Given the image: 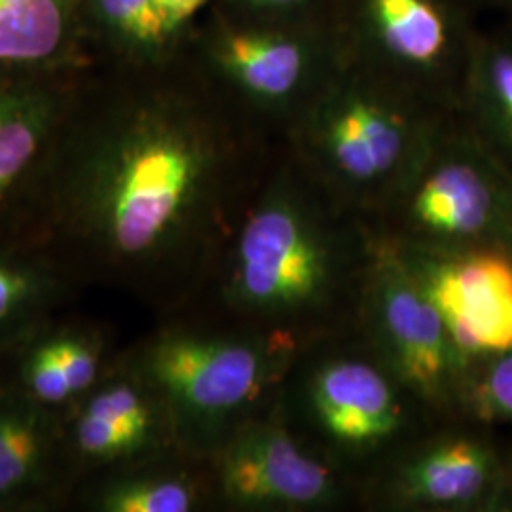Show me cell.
<instances>
[{
	"mask_svg": "<svg viewBox=\"0 0 512 512\" xmlns=\"http://www.w3.org/2000/svg\"><path fill=\"white\" fill-rule=\"evenodd\" d=\"M220 164L219 137L194 110L143 105L97 152L86 181L93 230L114 255L164 253L200 215Z\"/></svg>",
	"mask_w": 512,
	"mask_h": 512,
	"instance_id": "1",
	"label": "cell"
},
{
	"mask_svg": "<svg viewBox=\"0 0 512 512\" xmlns=\"http://www.w3.org/2000/svg\"><path fill=\"white\" fill-rule=\"evenodd\" d=\"M444 107L342 52L293 120L300 158L349 200L389 202L444 124Z\"/></svg>",
	"mask_w": 512,
	"mask_h": 512,
	"instance_id": "2",
	"label": "cell"
},
{
	"mask_svg": "<svg viewBox=\"0 0 512 512\" xmlns=\"http://www.w3.org/2000/svg\"><path fill=\"white\" fill-rule=\"evenodd\" d=\"M340 275L329 228L293 181H277L239 230L230 279L234 300L272 323H294L329 304Z\"/></svg>",
	"mask_w": 512,
	"mask_h": 512,
	"instance_id": "3",
	"label": "cell"
},
{
	"mask_svg": "<svg viewBox=\"0 0 512 512\" xmlns=\"http://www.w3.org/2000/svg\"><path fill=\"white\" fill-rule=\"evenodd\" d=\"M342 52L446 107L461 97L475 31L459 0H334Z\"/></svg>",
	"mask_w": 512,
	"mask_h": 512,
	"instance_id": "4",
	"label": "cell"
},
{
	"mask_svg": "<svg viewBox=\"0 0 512 512\" xmlns=\"http://www.w3.org/2000/svg\"><path fill=\"white\" fill-rule=\"evenodd\" d=\"M241 16L217 29L209 59L247 103L293 122L342 59L334 19Z\"/></svg>",
	"mask_w": 512,
	"mask_h": 512,
	"instance_id": "5",
	"label": "cell"
},
{
	"mask_svg": "<svg viewBox=\"0 0 512 512\" xmlns=\"http://www.w3.org/2000/svg\"><path fill=\"white\" fill-rule=\"evenodd\" d=\"M393 202L412 238L465 245L494 234L511 213L512 171L475 129H456L444 120Z\"/></svg>",
	"mask_w": 512,
	"mask_h": 512,
	"instance_id": "6",
	"label": "cell"
},
{
	"mask_svg": "<svg viewBox=\"0 0 512 512\" xmlns=\"http://www.w3.org/2000/svg\"><path fill=\"white\" fill-rule=\"evenodd\" d=\"M291 349L285 330H275L268 344L175 334L152 348L148 372L177 406L213 420L258 399L274 384L281 357Z\"/></svg>",
	"mask_w": 512,
	"mask_h": 512,
	"instance_id": "7",
	"label": "cell"
},
{
	"mask_svg": "<svg viewBox=\"0 0 512 512\" xmlns=\"http://www.w3.org/2000/svg\"><path fill=\"white\" fill-rule=\"evenodd\" d=\"M368 293L370 321L393 372L425 401L444 399L465 357L404 255L378 253Z\"/></svg>",
	"mask_w": 512,
	"mask_h": 512,
	"instance_id": "8",
	"label": "cell"
},
{
	"mask_svg": "<svg viewBox=\"0 0 512 512\" xmlns=\"http://www.w3.org/2000/svg\"><path fill=\"white\" fill-rule=\"evenodd\" d=\"M463 357L512 351V258L495 249L406 256Z\"/></svg>",
	"mask_w": 512,
	"mask_h": 512,
	"instance_id": "9",
	"label": "cell"
},
{
	"mask_svg": "<svg viewBox=\"0 0 512 512\" xmlns=\"http://www.w3.org/2000/svg\"><path fill=\"white\" fill-rule=\"evenodd\" d=\"M220 478L226 495L241 505L304 509L336 494L329 467L275 423L241 431L222 459Z\"/></svg>",
	"mask_w": 512,
	"mask_h": 512,
	"instance_id": "10",
	"label": "cell"
},
{
	"mask_svg": "<svg viewBox=\"0 0 512 512\" xmlns=\"http://www.w3.org/2000/svg\"><path fill=\"white\" fill-rule=\"evenodd\" d=\"M313 414L330 439L348 448H368L393 437L403 406L378 366L340 357L319 366L310 382Z\"/></svg>",
	"mask_w": 512,
	"mask_h": 512,
	"instance_id": "11",
	"label": "cell"
},
{
	"mask_svg": "<svg viewBox=\"0 0 512 512\" xmlns=\"http://www.w3.org/2000/svg\"><path fill=\"white\" fill-rule=\"evenodd\" d=\"M495 482V459L476 440L446 439L408 461L397 476V495L408 505L463 507L486 497Z\"/></svg>",
	"mask_w": 512,
	"mask_h": 512,
	"instance_id": "12",
	"label": "cell"
},
{
	"mask_svg": "<svg viewBox=\"0 0 512 512\" xmlns=\"http://www.w3.org/2000/svg\"><path fill=\"white\" fill-rule=\"evenodd\" d=\"M461 99L476 135L512 171V37L473 35Z\"/></svg>",
	"mask_w": 512,
	"mask_h": 512,
	"instance_id": "13",
	"label": "cell"
},
{
	"mask_svg": "<svg viewBox=\"0 0 512 512\" xmlns=\"http://www.w3.org/2000/svg\"><path fill=\"white\" fill-rule=\"evenodd\" d=\"M74 0H0V65H27L57 54Z\"/></svg>",
	"mask_w": 512,
	"mask_h": 512,
	"instance_id": "14",
	"label": "cell"
},
{
	"mask_svg": "<svg viewBox=\"0 0 512 512\" xmlns=\"http://www.w3.org/2000/svg\"><path fill=\"white\" fill-rule=\"evenodd\" d=\"M52 122V103L42 92L0 86V200L37 156Z\"/></svg>",
	"mask_w": 512,
	"mask_h": 512,
	"instance_id": "15",
	"label": "cell"
},
{
	"mask_svg": "<svg viewBox=\"0 0 512 512\" xmlns=\"http://www.w3.org/2000/svg\"><path fill=\"white\" fill-rule=\"evenodd\" d=\"M93 4L110 35L135 54H162L179 33L156 0H93Z\"/></svg>",
	"mask_w": 512,
	"mask_h": 512,
	"instance_id": "16",
	"label": "cell"
},
{
	"mask_svg": "<svg viewBox=\"0 0 512 512\" xmlns=\"http://www.w3.org/2000/svg\"><path fill=\"white\" fill-rule=\"evenodd\" d=\"M37 423L12 410H0V495L19 488L40 458Z\"/></svg>",
	"mask_w": 512,
	"mask_h": 512,
	"instance_id": "17",
	"label": "cell"
},
{
	"mask_svg": "<svg viewBox=\"0 0 512 512\" xmlns=\"http://www.w3.org/2000/svg\"><path fill=\"white\" fill-rule=\"evenodd\" d=\"M194 503V490L184 480L143 478L112 488L103 507L112 512H186Z\"/></svg>",
	"mask_w": 512,
	"mask_h": 512,
	"instance_id": "18",
	"label": "cell"
},
{
	"mask_svg": "<svg viewBox=\"0 0 512 512\" xmlns=\"http://www.w3.org/2000/svg\"><path fill=\"white\" fill-rule=\"evenodd\" d=\"M147 433L133 429L124 423L103 420L92 414H86L78 421L76 442L80 450L90 458H120L147 442Z\"/></svg>",
	"mask_w": 512,
	"mask_h": 512,
	"instance_id": "19",
	"label": "cell"
},
{
	"mask_svg": "<svg viewBox=\"0 0 512 512\" xmlns=\"http://www.w3.org/2000/svg\"><path fill=\"white\" fill-rule=\"evenodd\" d=\"M473 403L486 420H512V351L494 355L476 382Z\"/></svg>",
	"mask_w": 512,
	"mask_h": 512,
	"instance_id": "20",
	"label": "cell"
},
{
	"mask_svg": "<svg viewBox=\"0 0 512 512\" xmlns=\"http://www.w3.org/2000/svg\"><path fill=\"white\" fill-rule=\"evenodd\" d=\"M86 414H92L103 420L124 423L133 429H139L150 435L152 431V410L148 406L145 397L129 387V385H112L109 389L101 391L93 397L92 403L88 404Z\"/></svg>",
	"mask_w": 512,
	"mask_h": 512,
	"instance_id": "21",
	"label": "cell"
},
{
	"mask_svg": "<svg viewBox=\"0 0 512 512\" xmlns=\"http://www.w3.org/2000/svg\"><path fill=\"white\" fill-rule=\"evenodd\" d=\"M27 382L33 395L42 403H63L74 395L69 376L50 342L33 353L27 366Z\"/></svg>",
	"mask_w": 512,
	"mask_h": 512,
	"instance_id": "22",
	"label": "cell"
},
{
	"mask_svg": "<svg viewBox=\"0 0 512 512\" xmlns=\"http://www.w3.org/2000/svg\"><path fill=\"white\" fill-rule=\"evenodd\" d=\"M59 363L65 368L74 393L84 391L93 384L97 376V353L84 340L59 338L50 342Z\"/></svg>",
	"mask_w": 512,
	"mask_h": 512,
	"instance_id": "23",
	"label": "cell"
},
{
	"mask_svg": "<svg viewBox=\"0 0 512 512\" xmlns=\"http://www.w3.org/2000/svg\"><path fill=\"white\" fill-rule=\"evenodd\" d=\"M239 12L268 18L332 16L334 0H232Z\"/></svg>",
	"mask_w": 512,
	"mask_h": 512,
	"instance_id": "24",
	"label": "cell"
},
{
	"mask_svg": "<svg viewBox=\"0 0 512 512\" xmlns=\"http://www.w3.org/2000/svg\"><path fill=\"white\" fill-rule=\"evenodd\" d=\"M31 293L33 285L27 275L0 264V321L23 306Z\"/></svg>",
	"mask_w": 512,
	"mask_h": 512,
	"instance_id": "25",
	"label": "cell"
},
{
	"mask_svg": "<svg viewBox=\"0 0 512 512\" xmlns=\"http://www.w3.org/2000/svg\"><path fill=\"white\" fill-rule=\"evenodd\" d=\"M167 21L181 31L186 21L196 16L209 0H156Z\"/></svg>",
	"mask_w": 512,
	"mask_h": 512,
	"instance_id": "26",
	"label": "cell"
},
{
	"mask_svg": "<svg viewBox=\"0 0 512 512\" xmlns=\"http://www.w3.org/2000/svg\"><path fill=\"white\" fill-rule=\"evenodd\" d=\"M503 2H505V4H507V6H511V8H512V0H503Z\"/></svg>",
	"mask_w": 512,
	"mask_h": 512,
	"instance_id": "27",
	"label": "cell"
}]
</instances>
